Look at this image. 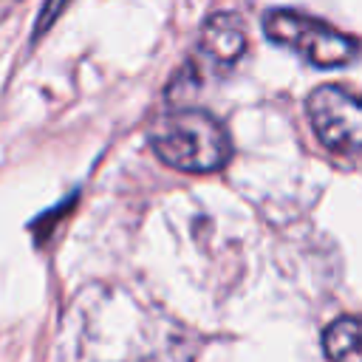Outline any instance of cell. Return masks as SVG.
I'll list each match as a JSON object with an SVG mask.
<instances>
[{
	"label": "cell",
	"instance_id": "cell-1",
	"mask_svg": "<svg viewBox=\"0 0 362 362\" xmlns=\"http://www.w3.org/2000/svg\"><path fill=\"white\" fill-rule=\"evenodd\" d=\"M153 153L181 173H215L232 156L223 124L206 110H170L150 130Z\"/></svg>",
	"mask_w": 362,
	"mask_h": 362
},
{
	"label": "cell",
	"instance_id": "cell-2",
	"mask_svg": "<svg viewBox=\"0 0 362 362\" xmlns=\"http://www.w3.org/2000/svg\"><path fill=\"white\" fill-rule=\"evenodd\" d=\"M263 31L277 45L297 51L314 68H342L356 57V37L331 28L322 20L291 8H274L263 17Z\"/></svg>",
	"mask_w": 362,
	"mask_h": 362
},
{
	"label": "cell",
	"instance_id": "cell-3",
	"mask_svg": "<svg viewBox=\"0 0 362 362\" xmlns=\"http://www.w3.org/2000/svg\"><path fill=\"white\" fill-rule=\"evenodd\" d=\"M308 122L317 139L337 156L356 158L362 139V110L359 99L339 85H320L305 99Z\"/></svg>",
	"mask_w": 362,
	"mask_h": 362
},
{
	"label": "cell",
	"instance_id": "cell-4",
	"mask_svg": "<svg viewBox=\"0 0 362 362\" xmlns=\"http://www.w3.org/2000/svg\"><path fill=\"white\" fill-rule=\"evenodd\" d=\"M201 48L223 65L235 62L246 48V31L240 20L235 14H212L201 31Z\"/></svg>",
	"mask_w": 362,
	"mask_h": 362
},
{
	"label": "cell",
	"instance_id": "cell-5",
	"mask_svg": "<svg viewBox=\"0 0 362 362\" xmlns=\"http://www.w3.org/2000/svg\"><path fill=\"white\" fill-rule=\"evenodd\" d=\"M325 356L331 362H359V320L339 317L322 334Z\"/></svg>",
	"mask_w": 362,
	"mask_h": 362
},
{
	"label": "cell",
	"instance_id": "cell-6",
	"mask_svg": "<svg viewBox=\"0 0 362 362\" xmlns=\"http://www.w3.org/2000/svg\"><path fill=\"white\" fill-rule=\"evenodd\" d=\"M65 3H68V0H45V6H42V8H40V14H37L34 37H40L42 31H48V28H51V23L59 17V11L65 8Z\"/></svg>",
	"mask_w": 362,
	"mask_h": 362
}]
</instances>
